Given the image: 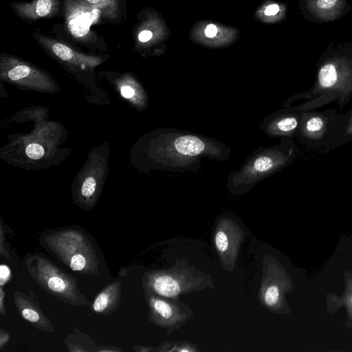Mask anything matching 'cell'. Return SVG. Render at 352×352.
Wrapping results in <instances>:
<instances>
[{"mask_svg": "<svg viewBox=\"0 0 352 352\" xmlns=\"http://www.w3.org/2000/svg\"><path fill=\"white\" fill-rule=\"evenodd\" d=\"M351 301H352V300H351Z\"/></svg>", "mask_w": 352, "mask_h": 352, "instance_id": "obj_34", "label": "cell"}, {"mask_svg": "<svg viewBox=\"0 0 352 352\" xmlns=\"http://www.w3.org/2000/svg\"><path fill=\"white\" fill-rule=\"evenodd\" d=\"M347 112L303 111L296 137L307 148L324 151L341 145Z\"/></svg>", "mask_w": 352, "mask_h": 352, "instance_id": "obj_7", "label": "cell"}, {"mask_svg": "<svg viewBox=\"0 0 352 352\" xmlns=\"http://www.w3.org/2000/svg\"><path fill=\"white\" fill-rule=\"evenodd\" d=\"M148 308V320L165 330L168 336L187 323L194 316L190 307L180 298L160 296L148 290H143Z\"/></svg>", "mask_w": 352, "mask_h": 352, "instance_id": "obj_8", "label": "cell"}, {"mask_svg": "<svg viewBox=\"0 0 352 352\" xmlns=\"http://www.w3.org/2000/svg\"><path fill=\"white\" fill-rule=\"evenodd\" d=\"M13 299L18 314L22 318L38 330L48 333L54 331L50 319L32 298L16 290L13 293Z\"/></svg>", "mask_w": 352, "mask_h": 352, "instance_id": "obj_15", "label": "cell"}, {"mask_svg": "<svg viewBox=\"0 0 352 352\" xmlns=\"http://www.w3.org/2000/svg\"><path fill=\"white\" fill-rule=\"evenodd\" d=\"M69 352H94L97 346L91 337L78 329L68 335L64 341Z\"/></svg>", "mask_w": 352, "mask_h": 352, "instance_id": "obj_18", "label": "cell"}, {"mask_svg": "<svg viewBox=\"0 0 352 352\" xmlns=\"http://www.w3.org/2000/svg\"><path fill=\"white\" fill-rule=\"evenodd\" d=\"M65 22L69 33L77 38H86L90 28L99 21L102 11L81 0L65 1Z\"/></svg>", "mask_w": 352, "mask_h": 352, "instance_id": "obj_11", "label": "cell"}, {"mask_svg": "<svg viewBox=\"0 0 352 352\" xmlns=\"http://www.w3.org/2000/svg\"><path fill=\"white\" fill-rule=\"evenodd\" d=\"M143 290L165 297L179 298L206 288L214 289L212 275L190 264L186 258H177L168 268L149 270L142 277Z\"/></svg>", "mask_w": 352, "mask_h": 352, "instance_id": "obj_5", "label": "cell"}, {"mask_svg": "<svg viewBox=\"0 0 352 352\" xmlns=\"http://www.w3.org/2000/svg\"><path fill=\"white\" fill-rule=\"evenodd\" d=\"M300 9L306 20L322 23L339 19L352 8L347 0H300Z\"/></svg>", "mask_w": 352, "mask_h": 352, "instance_id": "obj_13", "label": "cell"}, {"mask_svg": "<svg viewBox=\"0 0 352 352\" xmlns=\"http://www.w3.org/2000/svg\"><path fill=\"white\" fill-rule=\"evenodd\" d=\"M12 277V273L10 267L5 264L0 265V286L3 287Z\"/></svg>", "mask_w": 352, "mask_h": 352, "instance_id": "obj_24", "label": "cell"}, {"mask_svg": "<svg viewBox=\"0 0 352 352\" xmlns=\"http://www.w3.org/2000/svg\"><path fill=\"white\" fill-rule=\"evenodd\" d=\"M352 142V109L347 112V119L342 138L341 145Z\"/></svg>", "mask_w": 352, "mask_h": 352, "instance_id": "obj_22", "label": "cell"}, {"mask_svg": "<svg viewBox=\"0 0 352 352\" xmlns=\"http://www.w3.org/2000/svg\"><path fill=\"white\" fill-rule=\"evenodd\" d=\"M153 36L151 31L148 30H143L138 34V38L139 41L142 43H146Z\"/></svg>", "mask_w": 352, "mask_h": 352, "instance_id": "obj_28", "label": "cell"}, {"mask_svg": "<svg viewBox=\"0 0 352 352\" xmlns=\"http://www.w3.org/2000/svg\"><path fill=\"white\" fill-rule=\"evenodd\" d=\"M296 156V148L292 139H283L279 144L259 147L239 169L228 175V188L236 195L245 194L258 183L287 166Z\"/></svg>", "mask_w": 352, "mask_h": 352, "instance_id": "obj_4", "label": "cell"}, {"mask_svg": "<svg viewBox=\"0 0 352 352\" xmlns=\"http://www.w3.org/2000/svg\"><path fill=\"white\" fill-rule=\"evenodd\" d=\"M6 238L2 225H0V254L8 259H10L9 252L6 250L5 246Z\"/></svg>", "mask_w": 352, "mask_h": 352, "instance_id": "obj_25", "label": "cell"}, {"mask_svg": "<svg viewBox=\"0 0 352 352\" xmlns=\"http://www.w3.org/2000/svg\"><path fill=\"white\" fill-rule=\"evenodd\" d=\"M302 112L299 104L286 107L266 116L260 128L269 137L292 139L296 135Z\"/></svg>", "mask_w": 352, "mask_h": 352, "instance_id": "obj_12", "label": "cell"}, {"mask_svg": "<svg viewBox=\"0 0 352 352\" xmlns=\"http://www.w3.org/2000/svg\"><path fill=\"white\" fill-rule=\"evenodd\" d=\"M96 187L95 179L91 177H87L81 187V195L86 199L91 198L95 192Z\"/></svg>", "mask_w": 352, "mask_h": 352, "instance_id": "obj_21", "label": "cell"}, {"mask_svg": "<svg viewBox=\"0 0 352 352\" xmlns=\"http://www.w3.org/2000/svg\"><path fill=\"white\" fill-rule=\"evenodd\" d=\"M280 11V7L278 4H271L268 6L265 10V14L267 16H274Z\"/></svg>", "mask_w": 352, "mask_h": 352, "instance_id": "obj_30", "label": "cell"}, {"mask_svg": "<svg viewBox=\"0 0 352 352\" xmlns=\"http://www.w3.org/2000/svg\"><path fill=\"white\" fill-rule=\"evenodd\" d=\"M5 297L6 294L3 289V287L0 286V314L3 316H6V310L5 306Z\"/></svg>", "mask_w": 352, "mask_h": 352, "instance_id": "obj_29", "label": "cell"}, {"mask_svg": "<svg viewBox=\"0 0 352 352\" xmlns=\"http://www.w3.org/2000/svg\"><path fill=\"white\" fill-rule=\"evenodd\" d=\"M25 263L33 280L47 293L73 306L89 305L86 296L79 290L76 278L46 257L30 254L25 257Z\"/></svg>", "mask_w": 352, "mask_h": 352, "instance_id": "obj_6", "label": "cell"}, {"mask_svg": "<svg viewBox=\"0 0 352 352\" xmlns=\"http://www.w3.org/2000/svg\"><path fill=\"white\" fill-rule=\"evenodd\" d=\"M156 351L160 352H197L199 351L197 345L187 341L170 342L162 343Z\"/></svg>", "mask_w": 352, "mask_h": 352, "instance_id": "obj_19", "label": "cell"}, {"mask_svg": "<svg viewBox=\"0 0 352 352\" xmlns=\"http://www.w3.org/2000/svg\"><path fill=\"white\" fill-rule=\"evenodd\" d=\"M89 6L100 9L104 16H115L118 11V0H81Z\"/></svg>", "mask_w": 352, "mask_h": 352, "instance_id": "obj_20", "label": "cell"}, {"mask_svg": "<svg viewBox=\"0 0 352 352\" xmlns=\"http://www.w3.org/2000/svg\"><path fill=\"white\" fill-rule=\"evenodd\" d=\"M217 33V28L213 24H209L207 25L205 30V34L206 36L209 38H213L216 36Z\"/></svg>", "mask_w": 352, "mask_h": 352, "instance_id": "obj_32", "label": "cell"}, {"mask_svg": "<svg viewBox=\"0 0 352 352\" xmlns=\"http://www.w3.org/2000/svg\"><path fill=\"white\" fill-rule=\"evenodd\" d=\"M39 45L58 59L85 69L87 66H96L101 62L100 58L81 54L69 45L56 39L38 34H34Z\"/></svg>", "mask_w": 352, "mask_h": 352, "instance_id": "obj_14", "label": "cell"}, {"mask_svg": "<svg viewBox=\"0 0 352 352\" xmlns=\"http://www.w3.org/2000/svg\"><path fill=\"white\" fill-rule=\"evenodd\" d=\"M26 154L32 160H38L43 156L44 149L40 144L32 143L27 146Z\"/></svg>", "mask_w": 352, "mask_h": 352, "instance_id": "obj_23", "label": "cell"}, {"mask_svg": "<svg viewBox=\"0 0 352 352\" xmlns=\"http://www.w3.org/2000/svg\"><path fill=\"white\" fill-rule=\"evenodd\" d=\"M124 351L122 349L115 346L101 345L97 346L95 352H120Z\"/></svg>", "mask_w": 352, "mask_h": 352, "instance_id": "obj_27", "label": "cell"}, {"mask_svg": "<svg viewBox=\"0 0 352 352\" xmlns=\"http://www.w3.org/2000/svg\"><path fill=\"white\" fill-rule=\"evenodd\" d=\"M121 94L124 98H131L134 96L135 91L131 87L124 85L121 88Z\"/></svg>", "mask_w": 352, "mask_h": 352, "instance_id": "obj_31", "label": "cell"}, {"mask_svg": "<svg viewBox=\"0 0 352 352\" xmlns=\"http://www.w3.org/2000/svg\"><path fill=\"white\" fill-rule=\"evenodd\" d=\"M133 349L136 352H153L156 351V349L151 346H144L140 345H135Z\"/></svg>", "mask_w": 352, "mask_h": 352, "instance_id": "obj_33", "label": "cell"}, {"mask_svg": "<svg viewBox=\"0 0 352 352\" xmlns=\"http://www.w3.org/2000/svg\"><path fill=\"white\" fill-rule=\"evenodd\" d=\"M213 239L222 266L226 270L232 272L244 239L243 230L235 220L222 217L215 225Z\"/></svg>", "mask_w": 352, "mask_h": 352, "instance_id": "obj_9", "label": "cell"}, {"mask_svg": "<svg viewBox=\"0 0 352 352\" xmlns=\"http://www.w3.org/2000/svg\"><path fill=\"white\" fill-rule=\"evenodd\" d=\"M122 298L120 281L114 280L106 285L94 298L91 309L101 316H110L118 310Z\"/></svg>", "mask_w": 352, "mask_h": 352, "instance_id": "obj_17", "label": "cell"}, {"mask_svg": "<svg viewBox=\"0 0 352 352\" xmlns=\"http://www.w3.org/2000/svg\"><path fill=\"white\" fill-rule=\"evenodd\" d=\"M10 340V334L6 330L0 329V350H2Z\"/></svg>", "mask_w": 352, "mask_h": 352, "instance_id": "obj_26", "label": "cell"}, {"mask_svg": "<svg viewBox=\"0 0 352 352\" xmlns=\"http://www.w3.org/2000/svg\"><path fill=\"white\" fill-rule=\"evenodd\" d=\"M154 160L171 172L195 171L202 158L222 162L230 157L228 146L215 139L176 129H163L154 140Z\"/></svg>", "mask_w": 352, "mask_h": 352, "instance_id": "obj_2", "label": "cell"}, {"mask_svg": "<svg viewBox=\"0 0 352 352\" xmlns=\"http://www.w3.org/2000/svg\"><path fill=\"white\" fill-rule=\"evenodd\" d=\"M12 8L21 19L36 21L42 18L52 17L58 11V0H33L31 2H14Z\"/></svg>", "mask_w": 352, "mask_h": 352, "instance_id": "obj_16", "label": "cell"}, {"mask_svg": "<svg viewBox=\"0 0 352 352\" xmlns=\"http://www.w3.org/2000/svg\"><path fill=\"white\" fill-rule=\"evenodd\" d=\"M261 270V285L258 292V301L269 311L279 313L283 305L280 269L274 257L265 254Z\"/></svg>", "mask_w": 352, "mask_h": 352, "instance_id": "obj_10", "label": "cell"}, {"mask_svg": "<svg viewBox=\"0 0 352 352\" xmlns=\"http://www.w3.org/2000/svg\"><path fill=\"white\" fill-rule=\"evenodd\" d=\"M352 98V43L329 45L317 64L316 80L311 88L290 98L287 103L305 100L303 111L316 109L333 101L341 108Z\"/></svg>", "mask_w": 352, "mask_h": 352, "instance_id": "obj_1", "label": "cell"}, {"mask_svg": "<svg viewBox=\"0 0 352 352\" xmlns=\"http://www.w3.org/2000/svg\"><path fill=\"white\" fill-rule=\"evenodd\" d=\"M40 245L74 272L99 276L107 270L102 254L93 236L80 227H67L43 232Z\"/></svg>", "mask_w": 352, "mask_h": 352, "instance_id": "obj_3", "label": "cell"}]
</instances>
